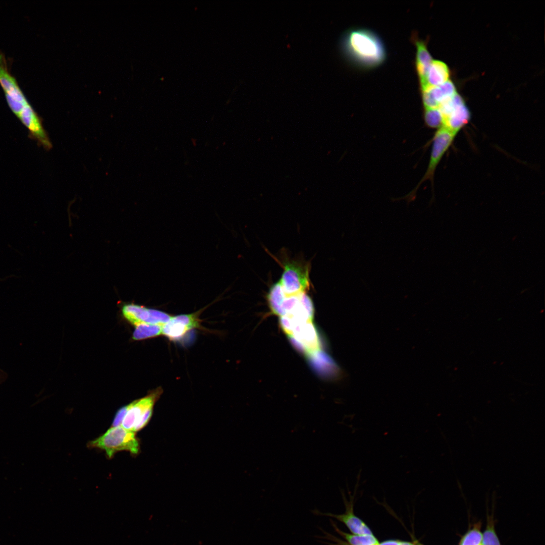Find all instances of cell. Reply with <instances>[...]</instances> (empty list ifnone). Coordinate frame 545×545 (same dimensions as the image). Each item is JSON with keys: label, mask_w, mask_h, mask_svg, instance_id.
Returning <instances> with one entry per match:
<instances>
[{"label": "cell", "mask_w": 545, "mask_h": 545, "mask_svg": "<svg viewBox=\"0 0 545 545\" xmlns=\"http://www.w3.org/2000/svg\"><path fill=\"white\" fill-rule=\"evenodd\" d=\"M342 48L345 54L353 63L370 68L380 64L386 57L384 46L374 33L363 29H355L343 37Z\"/></svg>", "instance_id": "obj_1"}, {"label": "cell", "mask_w": 545, "mask_h": 545, "mask_svg": "<svg viewBox=\"0 0 545 545\" xmlns=\"http://www.w3.org/2000/svg\"><path fill=\"white\" fill-rule=\"evenodd\" d=\"M0 85L11 110L28 129L35 127L40 117L35 112L21 89L8 67V61L0 52Z\"/></svg>", "instance_id": "obj_2"}, {"label": "cell", "mask_w": 545, "mask_h": 545, "mask_svg": "<svg viewBox=\"0 0 545 545\" xmlns=\"http://www.w3.org/2000/svg\"><path fill=\"white\" fill-rule=\"evenodd\" d=\"M90 448L104 450L107 457L113 458L119 451H129L133 455L139 452V443L135 432L122 426L111 427L104 434L87 444Z\"/></svg>", "instance_id": "obj_3"}, {"label": "cell", "mask_w": 545, "mask_h": 545, "mask_svg": "<svg viewBox=\"0 0 545 545\" xmlns=\"http://www.w3.org/2000/svg\"><path fill=\"white\" fill-rule=\"evenodd\" d=\"M457 133L442 127L437 130L432 139V147L429 160L426 171L415 188L407 195L404 199L410 202L416 196V192L419 186L426 180H429L433 187V179L436 169L445 153L452 144Z\"/></svg>", "instance_id": "obj_4"}, {"label": "cell", "mask_w": 545, "mask_h": 545, "mask_svg": "<svg viewBox=\"0 0 545 545\" xmlns=\"http://www.w3.org/2000/svg\"><path fill=\"white\" fill-rule=\"evenodd\" d=\"M162 393L158 388L147 396L129 404V409L122 421V426L133 432L138 431L148 423L153 412V406Z\"/></svg>", "instance_id": "obj_5"}, {"label": "cell", "mask_w": 545, "mask_h": 545, "mask_svg": "<svg viewBox=\"0 0 545 545\" xmlns=\"http://www.w3.org/2000/svg\"><path fill=\"white\" fill-rule=\"evenodd\" d=\"M279 281L287 296L306 292L310 287L309 266L296 261L285 262Z\"/></svg>", "instance_id": "obj_6"}, {"label": "cell", "mask_w": 545, "mask_h": 545, "mask_svg": "<svg viewBox=\"0 0 545 545\" xmlns=\"http://www.w3.org/2000/svg\"><path fill=\"white\" fill-rule=\"evenodd\" d=\"M124 318L135 325L140 323L164 325L171 318L169 314L134 303L124 304L122 308Z\"/></svg>", "instance_id": "obj_7"}, {"label": "cell", "mask_w": 545, "mask_h": 545, "mask_svg": "<svg viewBox=\"0 0 545 545\" xmlns=\"http://www.w3.org/2000/svg\"><path fill=\"white\" fill-rule=\"evenodd\" d=\"M199 325L197 313L171 316L170 319L162 325V334L170 340H178Z\"/></svg>", "instance_id": "obj_8"}, {"label": "cell", "mask_w": 545, "mask_h": 545, "mask_svg": "<svg viewBox=\"0 0 545 545\" xmlns=\"http://www.w3.org/2000/svg\"><path fill=\"white\" fill-rule=\"evenodd\" d=\"M343 497L345 499L344 502L346 508L345 513L334 514L331 513H323L316 509L312 510V513L316 515L329 516L336 518L345 524L354 534H372L371 531L366 524L354 515L353 511V498L350 497V501L347 502L343 495Z\"/></svg>", "instance_id": "obj_9"}, {"label": "cell", "mask_w": 545, "mask_h": 545, "mask_svg": "<svg viewBox=\"0 0 545 545\" xmlns=\"http://www.w3.org/2000/svg\"><path fill=\"white\" fill-rule=\"evenodd\" d=\"M292 337L299 342L305 348L307 355L319 350L318 334L312 321L292 323Z\"/></svg>", "instance_id": "obj_10"}, {"label": "cell", "mask_w": 545, "mask_h": 545, "mask_svg": "<svg viewBox=\"0 0 545 545\" xmlns=\"http://www.w3.org/2000/svg\"><path fill=\"white\" fill-rule=\"evenodd\" d=\"M448 66L440 61H432L423 80L420 83L421 90L436 87L449 80Z\"/></svg>", "instance_id": "obj_11"}, {"label": "cell", "mask_w": 545, "mask_h": 545, "mask_svg": "<svg viewBox=\"0 0 545 545\" xmlns=\"http://www.w3.org/2000/svg\"><path fill=\"white\" fill-rule=\"evenodd\" d=\"M414 40L416 47V67L420 83L424 79L433 60L424 42L416 38Z\"/></svg>", "instance_id": "obj_12"}, {"label": "cell", "mask_w": 545, "mask_h": 545, "mask_svg": "<svg viewBox=\"0 0 545 545\" xmlns=\"http://www.w3.org/2000/svg\"><path fill=\"white\" fill-rule=\"evenodd\" d=\"M132 335L134 340H142L157 337L162 334V325L140 323L135 325Z\"/></svg>", "instance_id": "obj_13"}, {"label": "cell", "mask_w": 545, "mask_h": 545, "mask_svg": "<svg viewBox=\"0 0 545 545\" xmlns=\"http://www.w3.org/2000/svg\"><path fill=\"white\" fill-rule=\"evenodd\" d=\"M285 297V294L279 281L270 287L267 299L270 310L276 315H281V306Z\"/></svg>", "instance_id": "obj_14"}, {"label": "cell", "mask_w": 545, "mask_h": 545, "mask_svg": "<svg viewBox=\"0 0 545 545\" xmlns=\"http://www.w3.org/2000/svg\"><path fill=\"white\" fill-rule=\"evenodd\" d=\"M336 531L343 536L350 545H378L376 538L372 535L351 534L340 530L334 524Z\"/></svg>", "instance_id": "obj_15"}, {"label": "cell", "mask_w": 545, "mask_h": 545, "mask_svg": "<svg viewBox=\"0 0 545 545\" xmlns=\"http://www.w3.org/2000/svg\"><path fill=\"white\" fill-rule=\"evenodd\" d=\"M423 114L424 123L428 127L438 129L443 126V116L438 108H424Z\"/></svg>", "instance_id": "obj_16"}, {"label": "cell", "mask_w": 545, "mask_h": 545, "mask_svg": "<svg viewBox=\"0 0 545 545\" xmlns=\"http://www.w3.org/2000/svg\"><path fill=\"white\" fill-rule=\"evenodd\" d=\"M482 534L476 527L469 530L462 538L459 545H480Z\"/></svg>", "instance_id": "obj_17"}, {"label": "cell", "mask_w": 545, "mask_h": 545, "mask_svg": "<svg viewBox=\"0 0 545 545\" xmlns=\"http://www.w3.org/2000/svg\"><path fill=\"white\" fill-rule=\"evenodd\" d=\"M481 542L482 545H500L492 524L487 525L482 535Z\"/></svg>", "instance_id": "obj_18"}, {"label": "cell", "mask_w": 545, "mask_h": 545, "mask_svg": "<svg viewBox=\"0 0 545 545\" xmlns=\"http://www.w3.org/2000/svg\"><path fill=\"white\" fill-rule=\"evenodd\" d=\"M129 405L128 404L120 408L115 415L112 427L120 426L122 421L129 409Z\"/></svg>", "instance_id": "obj_19"}, {"label": "cell", "mask_w": 545, "mask_h": 545, "mask_svg": "<svg viewBox=\"0 0 545 545\" xmlns=\"http://www.w3.org/2000/svg\"><path fill=\"white\" fill-rule=\"evenodd\" d=\"M379 545H401V541L396 540H388L379 543Z\"/></svg>", "instance_id": "obj_20"}, {"label": "cell", "mask_w": 545, "mask_h": 545, "mask_svg": "<svg viewBox=\"0 0 545 545\" xmlns=\"http://www.w3.org/2000/svg\"><path fill=\"white\" fill-rule=\"evenodd\" d=\"M401 545H415L408 541H401Z\"/></svg>", "instance_id": "obj_21"}, {"label": "cell", "mask_w": 545, "mask_h": 545, "mask_svg": "<svg viewBox=\"0 0 545 545\" xmlns=\"http://www.w3.org/2000/svg\"><path fill=\"white\" fill-rule=\"evenodd\" d=\"M415 545H422V544H421V543H417L415 544Z\"/></svg>", "instance_id": "obj_22"}, {"label": "cell", "mask_w": 545, "mask_h": 545, "mask_svg": "<svg viewBox=\"0 0 545 545\" xmlns=\"http://www.w3.org/2000/svg\"><path fill=\"white\" fill-rule=\"evenodd\" d=\"M379 545V544H378Z\"/></svg>", "instance_id": "obj_23"}]
</instances>
